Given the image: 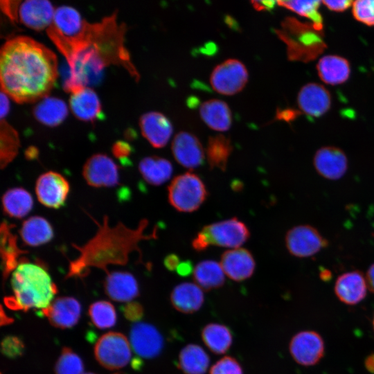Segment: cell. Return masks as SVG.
<instances>
[{"mask_svg": "<svg viewBox=\"0 0 374 374\" xmlns=\"http://www.w3.org/2000/svg\"><path fill=\"white\" fill-rule=\"evenodd\" d=\"M125 30L115 14L98 23H87L82 36L61 51L69 66L64 89L73 93L89 87L99 81L105 67L111 64H122L138 78L123 44Z\"/></svg>", "mask_w": 374, "mask_h": 374, "instance_id": "obj_1", "label": "cell"}, {"mask_svg": "<svg viewBox=\"0 0 374 374\" xmlns=\"http://www.w3.org/2000/svg\"><path fill=\"white\" fill-rule=\"evenodd\" d=\"M57 76V56L34 39L19 35L2 45L1 90L17 103H33L47 96Z\"/></svg>", "mask_w": 374, "mask_h": 374, "instance_id": "obj_2", "label": "cell"}, {"mask_svg": "<svg viewBox=\"0 0 374 374\" xmlns=\"http://www.w3.org/2000/svg\"><path fill=\"white\" fill-rule=\"evenodd\" d=\"M92 220L97 224L98 230L95 235L82 246L72 244L80 254L69 262L66 278H84L89 274L91 267L101 269L108 274V265L127 264L130 253L134 251L139 253L141 258L139 243L143 240L157 238V227L152 233H144L148 224L145 219L140 221L135 229L126 226L122 222L110 226L106 215L102 223L93 218Z\"/></svg>", "mask_w": 374, "mask_h": 374, "instance_id": "obj_3", "label": "cell"}, {"mask_svg": "<svg viewBox=\"0 0 374 374\" xmlns=\"http://www.w3.org/2000/svg\"><path fill=\"white\" fill-rule=\"evenodd\" d=\"M13 296L5 298L6 305L12 310L45 309L57 292L56 285L44 266L21 260L12 273Z\"/></svg>", "mask_w": 374, "mask_h": 374, "instance_id": "obj_4", "label": "cell"}, {"mask_svg": "<svg viewBox=\"0 0 374 374\" xmlns=\"http://www.w3.org/2000/svg\"><path fill=\"white\" fill-rule=\"evenodd\" d=\"M283 30H277L278 37L287 44L290 60H310L320 53L325 46L321 31L313 24H305L291 17L282 23Z\"/></svg>", "mask_w": 374, "mask_h": 374, "instance_id": "obj_5", "label": "cell"}, {"mask_svg": "<svg viewBox=\"0 0 374 374\" xmlns=\"http://www.w3.org/2000/svg\"><path fill=\"white\" fill-rule=\"evenodd\" d=\"M168 193L170 204L181 212L196 211L208 194L202 180L192 172L175 177L168 186Z\"/></svg>", "mask_w": 374, "mask_h": 374, "instance_id": "obj_6", "label": "cell"}, {"mask_svg": "<svg viewBox=\"0 0 374 374\" xmlns=\"http://www.w3.org/2000/svg\"><path fill=\"white\" fill-rule=\"evenodd\" d=\"M87 24V21L77 10L69 6H62L55 9L53 22L46 32L59 49L79 39Z\"/></svg>", "mask_w": 374, "mask_h": 374, "instance_id": "obj_7", "label": "cell"}, {"mask_svg": "<svg viewBox=\"0 0 374 374\" xmlns=\"http://www.w3.org/2000/svg\"><path fill=\"white\" fill-rule=\"evenodd\" d=\"M94 355L103 367L110 370L121 368L131 358L130 342L122 333L109 332L98 339L94 347Z\"/></svg>", "mask_w": 374, "mask_h": 374, "instance_id": "obj_8", "label": "cell"}, {"mask_svg": "<svg viewBox=\"0 0 374 374\" xmlns=\"http://www.w3.org/2000/svg\"><path fill=\"white\" fill-rule=\"evenodd\" d=\"M248 81V72L239 60L229 59L213 70L210 82L213 89L223 95H234L240 92Z\"/></svg>", "mask_w": 374, "mask_h": 374, "instance_id": "obj_9", "label": "cell"}, {"mask_svg": "<svg viewBox=\"0 0 374 374\" xmlns=\"http://www.w3.org/2000/svg\"><path fill=\"white\" fill-rule=\"evenodd\" d=\"M202 231L210 245L229 248L240 247L249 237L247 226L236 217L205 226Z\"/></svg>", "mask_w": 374, "mask_h": 374, "instance_id": "obj_10", "label": "cell"}, {"mask_svg": "<svg viewBox=\"0 0 374 374\" xmlns=\"http://www.w3.org/2000/svg\"><path fill=\"white\" fill-rule=\"evenodd\" d=\"M289 252L299 258L312 256L328 246V242L313 226L299 225L290 229L285 235Z\"/></svg>", "mask_w": 374, "mask_h": 374, "instance_id": "obj_11", "label": "cell"}, {"mask_svg": "<svg viewBox=\"0 0 374 374\" xmlns=\"http://www.w3.org/2000/svg\"><path fill=\"white\" fill-rule=\"evenodd\" d=\"M69 190V184L65 177L54 171L41 175L35 184L37 199L51 208H59L65 204Z\"/></svg>", "mask_w": 374, "mask_h": 374, "instance_id": "obj_12", "label": "cell"}, {"mask_svg": "<svg viewBox=\"0 0 374 374\" xmlns=\"http://www.w3.org/2000/svg\"><path fill=\"white\" fill-rule=\"evenodd\" d=\"M87 183L93 187H114L119 184V170L107 154H95L85 162L82 170Z\"/></svg>", "mask_w": 374, "mask_h": 374, "instance_id": "obj_13", "label": "cell"}, {"mask_svg": "<svg viewBox=\"0 0 374 374\" xmlns=\"http://www.w3.org/2000/svg\"><path fill=\"white\" fill-rule=\"evenodd\" d=\"M289 348L295 362L303 366L316 364L324 353L321 337L313 331H303L295 335L290 341Z\"/></svg>", "mask_w": 374, "mask_h": 374, "instance_id": "obj_14", "label": "cell"}, {"mask_svg": "<svg viewBox=\"0 0 374 374\" xmlns=\"http://www.w3.org/2000/svg\"><path fill=\"white\" fill-rule=\"evenodd\" d=\"M130 340L134 351L147 359L158 356L164 345L159 330L154 326L143 322L136 323L132 326Z\"/></svg>", "mask_w": 374, "mask_h": 374, "instance_id": "obj_15", "label": "cell"}, {"mask_svg": "<svg viewBox=\"0 0 374 374\" xmlns=\"http://www.w3.org/2000/svg\"><path fill=\"white\" fill-rule=\"evenodd\" d=\"M55 9L46 0L20 1L17 12V21L35 30L48 28L52 24Z\"/></svg>", "mask_w": 374, "mask_h": 374, "instance_id": "obj_16", "label": "cell"}, {"mask_svg": "<svg viewBox=\"0 0 374 374\" xmlns=\"http://www.w3.org/2000/svg\"><path fill=\"white\" fill-rule=\"evenodd\" d=\"M313 164L317 172L323 177L337 180L346 172L348 159L341 149L334 146H325L316 152Z\"/></svg>", "mask_w": 374, "mask_h": 374, "instance_id": "obj_17", "label": "cell"}, {"mask_svg": "<svg viewBox=\"0 0 374 374\" xmlns=\"http://www.w3.org/2000/svg\"><path fill=\"white\" fill-rule=\"evenodd\" d=\"M172 152L176 161L185 168L193 169L204 163L202 145L198 139L189 132H180L175 135Z\"/></svg>", "mask_w": 374, "mask_h": 374, "instance_id": "obj_18", "label": "cell"}, {"mask_svg": "<svg viewBox=\"0 0 374 374\" xmlns=\"http://www.w3.org/2000/svg\"><path fill=\"white\" fill-rule=\"evenodd\" d=\"M297 103L300 111L310 117H319L331 106L330 92L321 84L310 82L300 89Z\"/></svg>", "mask_w": 374, "mask_h": 374, "instance_id": "obj_19", "label": "cell"}, {"mask_svg": "<svg viewBox=\"0 0 374 374\" xmlns=\"http://www.w3.org/2000/svg\"><path fill=\"white\" fill-rule=\"evenodd\" d=\"M42 310L52 326L64 329L71 328L78 323L81 306L75 298L62 296L55 299Z\"/></svg>", "mask_w": 374, "mask_h": 374, "instance_id": "obj_20", "label": "cell"}, {"mask_svg": "<svg viewBox=\"0 0 374 374\" xmlns=\"http://www.w3.org/2000/svg\"><path fill=\"white\" fill-rule=\"evenodd\" d=\"M142 135L154 148L165 146L172 135L173 128L169 119L163 114L150 112L139 119Z\"/></svg>", "mask_w": 374, "mask_h": 374, "instance_id": "obj_21", "label": "cell"}, {"mask_svg": "<svg viewBox=\"0 0 374 374\" xmlns=\"http://www.w3.org/2000/svg\"><path fill=\"white\" fill-rule=\"evenodd\" d=\"M220 265L224 274L235 281L250 278L256 267L252 254L245 249L225 251L222 255Z\"/></svg>", "mask_w": 374, "mask_h": 374, "instance_id": "obj_22", "label": "cell"}, {"mask_svg": "<svg viewBox=\"0 0 374 374\" xmlns=\"http://www.w3.org/2000/svg\"><path fill=\"white\" fill-rule=\"evenodd\" d=\"M104 288L111 299L119 302H131L139 294L137 280L131 273L127 271L107 274Z\"/></svg>", "mask_w": 374, "mask_h": 374, "instance_id": "obj_23", "label": "cell"}, {"mask_svg": "<svg viewBox=\"0 0 374 374\" xmlns=\"http://www.w3.org/2000/svg\"><path fill=\"white\" fill-rule=\"evenodd\" d=\"M367 284L363 274L352 271L339 276L335 285V292L338 299L348 305L360 302L366 294Z\"/></svg>", "mask_w": 374, "mask_h": 374, "instance_id": "obj_24", "label": "cell"}, {"mask_svg": "<svg viewBox=\"0 0 374 374\" xmlns=\"http://www.w3.org/2000/svg\"><path fill=\"white\" fill-rule=\"evenodd\" d=\"M69 106L73 115L80 121L93 122L101 116L100 99L90 87L71 93Z\"/></svg>", "mask_w": 374, "mask_h": 374, "instance_id": "obj_25", "label": "cell"}, {"mask_svg": "<svg viewBox=\"0 0 374 374\" xmlns=\"http://www.w3.org/2000/svg\"><path fill=\"white\" fill-rule=\"evenodd\" d=\"M170 301L177 311L192 314L201 308L204 301V296L199 286L186 282L174 287L170 294Z\"/></svg>", "mask_w": 374, "mask_h": 374, "instance_id": "obj_26", "label": "cell"}, {"mask_svg": "<svg viewBox=\"0 0 374 374\" xmlns=\"http://www.w3.org/2000/svg\"><path fill=\"white\" fill-rule=\"evenodd\" d=\"M317 70L320 79L331 85L345 82L350 73L348 61L343 57L335 55L322 57L317 64Z\"/></svg>", "mask_w": 374, "mask_h": 374, "instance_id": "obj_27", "label": "cell"}, {"mask_svg": "<svg viewBox=\"0 0 374 374\" xmlns=\"http://www.w3.org/2000/svg\"><path fill=\"white\" fill-rule=\"evenodd\" d=\"M12 225L6 221L1 226V256L3 279L8 277L19 263V256L27 253L21 250L17 244V238L12 232Z\"/></svg>", "mask_w": 374, "mask_h": 374, "instance_id": "obj_28", "label": "cell"}, {"mask_svg": "<svg viewBox=\"0 0 374 374\" xmlns=\"http://www.w3.org/2000/svg\"><path fill=\"white\" fill-rule=\"evenodd\" d=\"M199 113L203 121L213 130L224 132L231 125V109L225 102L220 100L212 99L203 103Z\"/></svg>", "mask_w": 374, "mask_h": 374, "instance_id": "obj_29", "label": "cell"}, {"mask_svg": "<svg viewBox=\"0 0 374 374\" xmlns=\"http://www.w3.org/2000/svg\"><path fill=\"white\" fill-rule=\"evenodd\" d=\"M23 242L30 247H38L50 242L54 235L52 226L41 216L26 220L19 230Z\"/></svg>", "mask_w": 374, "mask_h": 374, "instance_id": "obj_30", "label": "cell"}, {"mask_svg": "<svg viewBox=\"0 0 374 374\" xmlns=\"http://www.w3.org/2000/svg\"><path fill=\"white\" fill-rule=\"evenodd\" d=\"M68 114L67 105L62 99L46 96L33 109L35 118L41 123L55 127L62 123Z\"/></svg>", "mask_w": 374, "mask_h": 374, "instance_id": "obj_31", "label": "cell"}, {"mask_svg": "<svg viewBox=\"0 0 374 374\" xmlns=\"http://www.w3.org/2000/svg\"><path fill=\"white\" fill-rule=\"evenodd\" d=\"M210 359L205 350L197 344H188L180 351L178 368L185 374H204Z\"/></svg>", "mask_w": 374, "mask_h": 374, "instance_id": "obj_32", "label": "cell"}, {"mask_svg": "<svg viewBox=\"0 0 374 374\" xmlns=\"http://www.w3.org/2000/svg\"><path fill=\"white\" fill-rule=\"evenodd\" d=\"M139 170L144 180L154 186H159L167 181L173 170L168 160L157 156L142 159L139 164Z\"/></svg>", "mask_w": 374, "mask_h": 374, "instance_id": "obj_33", "label": "cell"}, {"mask_svg": "<svg viewBox=\"0 0 374 374\" xmlns=\"http://www.w3.org/2000/svg\"><path fill=\"white\" fill-rule=\"evenodd\" d=\"M3 212L15 218L27 215L33 207V199L30 193L23 188L7 190L2 196Z\"/></svg>", "mask_w": 374, "mask_h": 374, "instance_id": "obj_34", "label": "cell"}, {"mask_svg": "<svg viewBox=\"0 0 374 374\" xmlns=\"http://www.w3.org/2000/svg\"><path fill=\"white\" fill-rule=\"evenodd\" d=\"M201 335L207 348L217 355L226 353L232 345V332L223 324L208 323L203 328Z\"/></svg>", "mask_w": 374, "mask_h": 374, "instance_id": "obj_35", "label": "cell"}, {"mask_svg": "<svg viewBox=\"0 0 374 374\" xmlns=\"http://www.w3.org/2000/svg\"><path fill=\"white\" fill-rule=\"evenodd\" d=\"M193 279L201 288L206 291L222 287L225 281L221 265L211 260H203L195 266Z\"/></svg>", "mask_w": 374, "mask_h": 374, "instance_id": "obj_36", "label": "cell"}, {"mask_svg": "<svg viewBox=\"0 0 374 374\" xmlns=\"http://www.w3.org/2000/svg\"><path fill=\"white\" fill-rule=\"evenodd\" d=\"M233 150L231 140L222 134L211 136L206 147V157L211 168L225 171Z\"/></svg>", "mask_w": 374, "mask_h": 374, "instance_id": "obj_37", "label": "cell"}, {"mask_svg": "<svg viewBox=\"0 0 374 374\" xmlns=\"http://www.w3.org/2000/svg\"><path fill=\"white\" fill-rule=\"evenodd\" d=\"M20 141L17 130L4 118L0 122V161L3 169L17 155Z\"/></svg>", "mask_w": 374, "mask_h": 374, "instance_id": "obj_38", "label": "cell"}, {"mask_svg": "<svg viewBox=\"0 0 374 374\" xmlns=\"http://www.w3.org/2000/svg\"><path fill=\"white\" fill-rule=\"evenodd\" d=\"M277 3L301 17L309 18L316 29L322 30V17L318 12L321 1H278Z\"/></svg>", "mask_w": 374, "mask_h": 374, "instance_id": "obj_39", "label": "cell"}, {"mask_svg": "<svg viewBox=\"0 0 374 374\" xmlns=\"http://www.w3.org/2000/svg\"><path fill=\"white\" fill-rule=\"evenodd\" d=\"M89 314L95 326L100 329L111 328L116 322L114 307L108 301L93 303L89 308Z\"/></svg>", "mask_w": 374, "mask_h": 374, "instance_id": "obj_40", "label": "cell"}, {"mask_svg": "<svg viewBox=\"0 0 374 374\" xmlns=\"http://www.w3.org/2000/svg\"><path fill=\"white\" fill-rule=\"evenodd\" d=\"M83 371L81 358L71 348L64 347L55 363V374H83Z\"/></svg>", "mask_w": 374, "mask_h": 374, "instance_id": "obj_41", "label": "cell"}, {"mask_svg": "<svg viewBox=\"0 0 374 374\" xmlns=\"http://www.w3.org/2000/svg\"><path fill=\"white\" fill-rule=\"evenodd\" d=\"M352 12L358 21L369 26H374V0L353 1Z\"/></svg>", "mask_w": 374, "mask_h": 374, "instance_id": "obj_42", "label": "cell"}, {"mask_svg": "<svg viewBox=\"0 0 374 374\" xmlns=\"http://www.w3.org/2000/svg\"><path fill=\"white\" fill-rule=\"evenodd\" d=\"M209 374H243V371L236 359L225 356L212 366Z\"/></svg>", "mask_w": 374, "mask_h": 374, "instance_id": "obj_43", "label": "cell"}, {"mask_svg": "<svg viewBox=\"0 0 374 374\" xmlns=\"http://www.w3.org/2000/svg\"><path fill=\"white\" fill-rule=\"evenodd\" d=\"M2 353L10 358H16L23 355L25 350L22 340L15 336H7L1 341Z\"/></svg>", "mask_w": 374, "mask_h": 374, "instance_id": "obj_44", "label": "cell"}, {"mask_svg": "<svg viewBox=\"0 0 374 374\" xmlns=\"http://www.w3.org/2000/svg\"><path fill=\"white\" fill-rule=\"evenodd\" d=\"M123 312L126 319L131 321H138L143 316V308L138 302H129L123 307Z\"/></svg>", "mask_w": 374, "mask_h": 374, "instance_id": "obj_45", "label": "cell"}, {"mask_svg": "<svg viewBox=\"0 0 374 374\" xmlns=\"http://www.w3.org/2000/svg\"><path fill=\"white\" fill-rule=\"evenodd\" d=\"M132 151V147L125 141H118L112 146V153L121 161H127Z\"/></svg>", "mask_w": 374, "mask_h": 374, "instance_id": "obj_46", "label": "cell"}, {"mask_svg": "<svg viewBox=\"0 0 374 374\" xmlns=\"http://www.w3.org/2000/svg\"><path fill=\"white\" fill-rule=\"evenodd\" d=\"M19 2L20 1H1L3 12L12 21H17V12Z\"/></svg>", "mask_w": 374, "mask_h": 374, "instance_id": "obj_47", "label": "cell"}, {"mask_svg": "<svg viewBox=\"0 0 374 374\" xmlns=\"http://www.w3.org/2000/svg\"><path fill=\"white\" fill-rule=\"evenodd\" d=\"M329 10L335 12H343L350 6L353 1L348 0L323 1H321Z\"/></svg>", "mask_w": 374, "mask_h": 374, "instance_id": "obj_48", "label": "cell"}, {"mask_svg": "<svg viewBox=\"0 0 374 374\" xmlns=\"http://www.w3.org/2000/svg\"><path fill=\"white\" fill-rule=\"evenodd\" d=\"M301 114L300 110L293 109H278L276 112V118L280 121L291 122L296 119Z\"/></svg>", "mask_w": 374, "mask_h": 374, "instance_id": "obj_49", "label": "cell"}, {"mask_svg": "<svg viewBox=\"0 0 374 374\" xmlns=\"http://www.w3.org/2000/svg\"><path fill=\"white\" fill-rule=\"evenodd\" d=\"M209 245L206 236L202 231L197 233L192 242L193 249L197 251L205 250Z\"/></svg>", "mask_w": 374, "mask_h": 374, "instance_id": "obj_50", "label": "cell"}, {"mask_svg": "<svg viewBox=\"0 0 374 374\" xmlns=\"http://www.w3.org/2000/svg\"><path fill=\"white\" fill-rule=\"evenodd\" d=\"M179 260V258L177 255L171 253L165 258L163 263L168 270L173 271L177 269L179 266L180 263Z\"/></svg>", "mask_w": 374, "mask_h": 374, "instance_id": "obj_51", "label": "cell"}, {"mask_svg": "<svg viewBox=\"0 0 374 374\" xmlns=\"http://www.w3.org/2000/svg\"><path fill=\"white\" fill-rule=\"evenodd\" d=\"M176 270L179 276L186 277L193 272L194 269L193 265L190 260H185L179 263Z\"/></svg>", "mask_w": 374, "mask_h": 374, "instance_id": "obj_52", "label": "cell"}, {"mask_svg": "<svg viewBox=\"0 0 374 374\" xmlns=\"http://www.w3.org/2000/svg\"><path fill=\"white\" fill-rule=\"evenodd\" d=\"M0 102H1V107H0V116L1 119H3L4 117L8 114L10 109V103H9V99L8 96L4 93L3 91L1 90V96H0Z\"/></svg>", "mask_w": 374, "mask_h": 374, "instance_id": "obj_53", "label": "cell"}, {"mask_svg": "<svg viewBox=\"0 0 374 374\" xmlns=\"http://www.w3.org/2000/svg\"><path fill=\"white\" fill-rule=\"evenodd\" d=\"M277 1H252L251 3L253 8L258 10H271L275 6Z\"/></svg>", "mask_w": 374, "mask_h": 374, "instance_id": "obj_54", "label": "cell"}, {"mask_svg": "<svg viewBox=\"0 0 374 374\" xmlns=\"http://www.w3.org/2000/svg\"><path fill=\"white\" fill-rule=\"evenodd\" d=\"M366 281L370 291L374 293V264L371 265L367 270Z\"/></svg>", "mask_w": 374, "mask_h": 374, "instance_id": "obj_55", "label": "cell"}, {"mask_svg": "<svg viewBox=\"0 0 374 374\" xmlns=\"http://www.w3.org/2000/svg\"><path fill=\"white\" fill-rule=\"evenodd\" d=\"M365 365L370 372L374 373V354L371 355L366 358Z\"/></svg>", "mask_w": 374, "mask_h": 374, "instance_id": "obj_56", "label": "cell"}, {"mask_svg": "<svg viewBox=\"0 0 374 374\" xmlns=\"http://www.w3.org/2000/svg\"><path fill=\"white\" fill-rule=\"evenodd\" d=\"M37 153L38 152L37 149L32 148L31 149H28V150H26V157L28 159H33L37 157Z\"/></svg>", "mask_w": 374, "mask_h": 374, "instance_id": "obj_57", "label": "cell"}, {"mask_svg": "<svg viewBox=\"0 0 374 374\" xmlns=\"http://www.w3.org/2000/svg\"><path fill=\"white\" fill-rule=\"evenodd\" d=\"M320 276H321V279L325 280H328L329 278H331L330 277L331 276V273L329 271H327L326 269V270L322 271L321 272Z\"/></svg>", "mask_w": 374, "mask_h": 374, "instance_id": "obj_58", "label": "cell"}, {"mask_svg": "<svg viewBox=\"0 0 374 374\" xmlns=\"http://www.w3.org/2000/svg\"><path fill=\"white\" fill-rule=\"evenodd\" d=\"M242 188V184L238 180L234 181L232 184V188L235 190H240Z\"/></svg>", "mask_w": 374, "mask_h": 374, "instance_id": "obj_59", "label": "cell"}, {"mask_svg": "<svg viewBox=\"0 0 374 374\" xmlns=\"http://www.w3.org/2000/svg\"><path fill=\"white\" fill-rule=\"evenodd\" d=\"M83 374H95V373H83Z\"/></svg>", "mask_w": 374, "mask_h": 374, "instance_id": "obj_60", "label": "cell"}, {"mask_svg": "<svg viewBox=\"0 0 374 374\" xmlns=\"http://www.w3.org/2000/svg\"><path fill=\"white\" fill-rule=\"evenodd\" d=\"M373 326H374V321H373Z\"/></svg>", "mask_w": 374, "mask_h": 374, "instance_id": "obj_61", "label": "cell"}]
</instances>
